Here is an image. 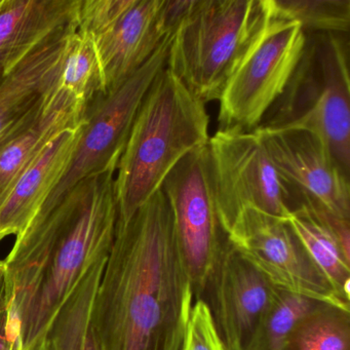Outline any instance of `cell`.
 <instances>
[{"label": "cell", "mask_w": 350, "mask_h": 350, "mask_svg": "<svg viewBox=\"0 0 350 350\" xmlns=\"http://www.w3.org/2000/svg\"><path fill=\"white\" fill-rule=\"evenodd\" d=\"M193 302L159 189L130 218H118L92 310L98 350H181Z\"/></svg>", "instance_id": "cell-1"}, {"label": "cell", "mask_w": 350, "mask_h": 350, "mask_svg": "<svg viewBox=\"0 0 350 350\" xmlns=\"http://www.w3.org/2000/svg\"><path fill=\"white\" fill-rule=\"evenodd\" d=\"M206 104L165 67L147 92L114 178L118 218H130L163 185L172 170L208 144Z\"/></svg>", "instance_id": "cell-2"}, {"label": "cell", "mask_w": 350, "mask_h": 350, "mask_svg": "<svg viewBox=\"0 0 350 350\" xmlns=\"http://www.w3.org/2000/svg\"><path fill=\"white\" fill-rule=\"evenodd\" d=\"M276 19L273 0H194L174 34L167 68L204 104L219 101Z\"/></svg>", "instance_id": "cell-3"}, {"label": "cell", "mask_w": 350, "mask_h": 350, "mask_svg": "<svg viewBox=\"0 0 350 350\" xmlns=\"http://www.w3.org/2000/svg\"><path fill=\"white\" fill-rule=\"evenodd\" d=\"M305 33L296 68L258 128L317 135L349 176V38L347 33Z\"/></svg>", "instance_id": "cell-4"}, {"label": "cell", "mask_w": 350, "mask_h": 350, "mask_svg": "<svg viewBox=\"0 0 350 350\" xmlns=\"http://www.w3.org/2000/svg\"><path fill=\"white\" fill-rule=\"evenodd\" d=\"M116 172L106 170L75 186V214L53 255L33 307L22 325L19 350H28L50 335L81 280L109 254L118 216Z\"/></svg>", "instance_id": "cell-5"}, {"label": "cell", "mask_w": 350, "mask_h": 350, "mask_svg": "<svg viewBox=\"0 0 350 350\" xmlns=\"http://www.w3.org/2000/svg\"><path fill=\"white\" fill-rule=\"evenodd\" d=\"M173 36H167L149 60L118 89L94 101L66 174L34 219L51 212L87 178L118 169L141 104L157 75L167 67Z\"/></svg>", "instance_id": "cell-6"}, {"label": "cell", "mask_w": 350, "mask_h": 350, "mask_svg": "<svg viewBox=\"0 0 350 350\" xmlns=\"http://www.w3.org/2000/svg\"><path fill=\"white\" fill-rule=\"evenodd\" d=\"M194 300L204 299L227 234L215 202L208 144L188 153L161 185Z\"/></svg>", "instance_id": "cell-7"}, {"label": "cell", "mask_w": 350, "mask_h": 350, "mask_svg": "<svg viewBox=\"0 0 350 350\" xmlns=\"http://www.w3.org/2000/svg\"><path fill=\"white\" fill-rule=\"evenodd\" d=\"M208 147L215 202L227 235L245 208L288 220V191L255 131L217 130Z\"/></svg>", "instance_id": "cell-8"}, {"label": "cell", "mask_w": 350, "mask_h": 350, "mask_svg": "<svg viewBox=\"0 0 350 350\" xmlns=\"http://www.w3.org/2000/svg\"><path fill=\"white\" fill-rule=\"evenodd\" d=\"M305 38L298 22H273L223 91L218 130L252 132L260 126L296 68Z\"/></svg>", "instance_id": "cell-9"}, {"label": "cell", "mask_w": 350, "mask_h": 350, "mask_svg": "<svg viewBox=\"0 0 350 350\" xmlns=\"http://www.w3.org/2000/svg\"><path fill=\"white\" fill-rule=\"evenodd\" d=\"M235 250L280 290L350 308L334 292L288 220L243 210L227 235Z\"/></svg>", "instance_id": "cell-10"}, {"label": "cell", "mask_w": 350, "mask_h": 350, "mask_svg": "<svg viewBox=\"0 0 350 350\" xmlns=\"http://www.w3.org/2000/svg\"><path fill=\"white\" fill-rule=\"evenodd\" d=\"M288 198L306 196L340 218L350 220L349 176L317 135L305 130L256 129Z\"/></svg>", "instance_id": "cell-11"}, {"label": "cell", "mask_w": 350, "mask_h": 350, "mask_svg": "<svg viewBox=\"0 0 350 350\" xmlns=\"http://www.w3.org/2000/svg\"><path fill=\"white\" fill-rule=\"evenodd\" d=\"M278 288L228 239L208 280V303L227 350H243Z\"/></svg>", "instance_id": "cell-12"}, {"label": "cell", "mask_w": 350, "mask_h": 350, "mask_svg": "<svg viewBox=\"0 0 350 350\" xmlns=\"http://www.w3.org/2000/svg\"><path fill=\"white\" fill-rule=\"evenodd\" d=\"M77 30L73 25L36 49L0 81V149L44 113Z\"/></svg>", "instance_id": "cell-13"}, {"label": "cell", "mask_w": 350, "mask_h": 350, "mask_svg": "<svg viewBox=\"0 0 350 350\" xmlns=\"http://www.w3.org/2000/svg\"><path fill=\"white\" fill-rule=\"evenodd\" d=\"M161 0H134L122 17L93 38L101 95L118 89L143 66L167 38L161 23Z\"/></svg>", "instance_id": "cell-14"}, {"label": "cell", "mask_w": 350, "mask_h": 350, "mask_svg": "<svg viewBox=\"0 0 350 350\" xmlns=\"http://www.w3.org/2000/svg\"><path fill=\"white\" fill-rule=\"evenodd\" d=\"M81 0H0V64L5 75L73 25Z\"/></svg>", "instance_id": "cell-15"}, {"label": "cell", "mask_w": 350, "mask_h": 350, "mask_svg": "<svg viewBox=\"0 0 350 350\" xmlns=\"http://www.w3.org/2000/svg\"><path fill=\"white\" fill-rule=\"evenodd\" d=\"M85 120L64 131L32 163L0 206V243L17 237L38 216L64 177L81 138Z\"/></svg>", "instance_id": "cell-16"}, {"label": "cell", "mask_w": 350, "mask_h": 350, "mask_svg": "<svg viewBox=\"0 0 350 350\" xmlns=\"http://www.w3.org/2000/svg\"><path fill=\"white\" fill-rule=\"evenodd\" d=\"M85 118V114L56 85L40 118L0 149V206L48 145Z\"/></svg>", "instance_id": "cell-17"}, {"label": "cell", "mask_w": 350, "mask_h": 350, "mask_svg": "<svg viewBox=\"0 0 350 350\" xmlns=\"http://www.w3.org/2000/svg\"><path fill=\"white\" fill-rule=\"evenodd\" d=\"M288 222L334 292L349 304L350 259L342 251L333 231L303 204L292 206Z\"/></svg>", "instance_id": "cell-18"}, {"label": "cell", "mask_w": 350, "mask_h": 350, "mask_svg": "<svg viewBox=\"0 0 350 350\" xmlns=\"http://www.w3.org/2000/svg\"><path fill=\"white\" fill-rule=\"evenodd\" d=\"M284 350H350V309L321 303L297 323Z\"/></svg>", "instance_id": "cell-19"}, {"label": "cell", "mask_w": 350, "mask_h": 350, "mask_svg": "<svg viewBox=\"0 0 350 350\" xmlns=\"http://www.w3.org/2000/svg\"><path fill=\"white\" fill-rule=\"evenodd\" d=\"M319 304V301L278 288L243 350H284L297 323Z\"/></svg>", "instance_id": "cell-20"}, {"label": "cell", "mask_w": 350, "mask_h": 350, "mask_svg": "<svg viewBox=\"0 0 350 350\" xmlns=\"http://www.w3.org/2000/svg\"><path fill=\"white\" fill-rule=\"evenodd\" d=\"M57 87L85 114L101 95L99 65L93 40L79 30L73 36Z\"/></svg>", "instance_id": "cell-21"}, {"label": "cell", "mask_w": 350, "mask_h": 350, "mask_svg": "<svg viewBox=\"0 0 350 350\" xmlns=\"http://www.w3.org/2000/svg\"><path fill=\"white\" fill-rule=\"evenodd\" d=\"M276 18L300 24L304 32L349 33L350 0H273Z\"/></svg>", "instance_id": "cell-22"}, {"label": "cell", "mask_w": 350, "mask_h": 350, "mask_svg": "<svg viewBox=\"0 0 350 350\" xmlns=\"http://www.w3.org/2000/svg\"><path fill=\"white\" fill-rule=\"evenodd\" d=\"M134 0H81L77 30L93 38L109 30L130 9Z\"/></svg>", "instance_id": "cell-23"}, {"label": "cell", "mask_w": 350, "mask_h": 350, "mask_svg": "<svg viewBox=\"0 0 350 350\" xmlns=\"http://www.w3.org/2000/svg\"><path fill=\"white\" fill-rule=\"evenodd\" d=\"M181 350H227L208 302H193Z\"/></svg>", "instance_id": "cell-24"}, {"label": "cell", "mask_w": 350, "mask_h": 350, "mask_svg": "<svg viewBox=\"0 0 350 350\" xmlns=\"http://www.w3.org/2000/svg\"><path fill=\"white\" fill-rule=\"evenodd\" d=\"M0 350H10L5 333V315H3L1 307H0Z\"/></svg>", "instance_id": "cell-25"}, {"label": "cell", "mask_w": 350, "mask_h": 350, "mask_svg": "<svg viewBox=\"0 0 350 350\" xmlns=\"http://www.w3.org/2000/svg\"><path fill=\"white\" fill-rule=\"evenodd\" d=\"M18 350V349H16ZM28 350H53L52 343H51L50 337H44L36 342L32 347Z\"/></svg>", "instance_id": "cell-26"}, {"label": "cell", "mask_w": 350, "mask_h": 350, "mask_svg": "<svg viewBox=\"0 0 350 350\" xmlns=\"http://www.w3.org/2000/svg\"><path fill=\"white\" fill-rule=\"evenodd\" d=\"M83 350H98L97 345H96L95 339H94L93 333L90 327L89 332H88L87 337H85V345H83Z\"/></svg>", "instance_id": "cell-27"}, {"label": "cell", "mask_w": 350, "mask_h": 350, "mask_svg": "<svg viewBox=\"0 0 350 350\" xmlns=\"http://www.w3.org/2000/svg\"><path fill=\"white\" fill-rule=\"evenodd\" d=\"M3 77H5V72H3V67L1 66V64H0V81H1V79H3Z\"/></svg>", "instance_id": "cell-28"}, {"label": "cell", "mask_w": 350, "mask_h": 350, "mask_svg": "<svg viewBox=\"0 0 350 350\" xmlns=\"http://www.w3.org/2000/svg\"><path fill=\"white\" fill-rule=\"evenodd\" d=\"M0 305H1V272H0Z\"/></svg>", "instance_id": "cell-29"}]
</instances>
